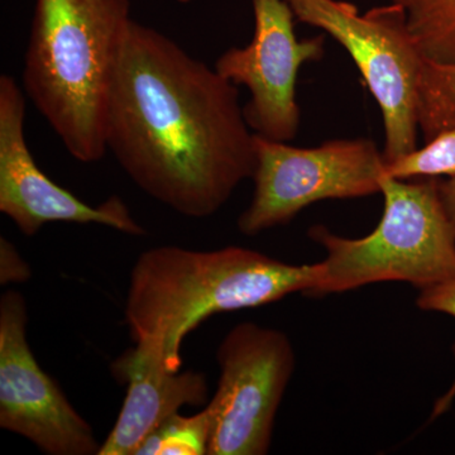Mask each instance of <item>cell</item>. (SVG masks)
I'll use <instances>...</instances> for the list:
<instances>
[{
	"instance_id": "13",
	"label": "cell",
	"mask_w": 455,
	"mask_h": 455,
	"mask_svg": "<svg viewBox=\"0 0 455 455\" xmlns=\"http://www.w3.org/2000/svg\"><path fill=\"white\" fill-rule=\"evenodd\" d=\"M208 407L193 416H170L137 448L134 455H205L212 439Z\"/></svg>"
},
{
	"instance_id": "9",
	"label": "cell",
	"mask_w": 455,
	"mask_h": 455,
	"mask_svg": "<svg viewBox=\"0 0 455 455\" xmlns=\"http://www.w3.org/2000/svg\"><path fill=\"white\" fill-rule=\"evenodd\" d=\"M26 299L9 290L0 299V427L50 455H94L92 427L36 361L27 340Z\"/></svg>"
},
{
	"instance_id": "5",
	"label": "cell",
	"mask_w": 455,
	"mask_h": 455,
	"mask_svg": "<svg viewBox=\"0 0 455 455\" xmlns=\"http://www.w3.org/2000/svg\"><path fill=\"white\" fill-rule=\"evenodd\" d=\"M295 16L339 42L381 109L385 164L415 151L419 89L427 57L407 25L405 7L394 3L359 14L343 0H287Z\"/></svg>"
},
{
	"instance_id": "1",
	"label": "cell",
	"mask_w": 455,
	"mask_h": 455,
	"mask_svg": "<svg viewBox=\"0 0 455 455\" xmlns=\"http://www.w3.org/2000/svg\"><path fill=\"white\" fill-rule=\"evenodd\" d=\"M238 86L132 20L108 94L107 148L147 196L208 218L256 170Z\"/></svg>"
},
{
	"instance_id": "18",
	"label": "cell",
	"mask_w": 455,
	"mask_h": 455,
	"mask_svg": "<svg viewBox=\"0 0 455 455\" xmlns=\"http://www.w3.org/2000/svg\"><path fill=\"white\" fill-rule=\"evenodd\" d=\"M394 3H397V4L403 5V7H406L407 3H409V0H392Z\"/></svg>"
},
{
	"instance_id": "15",
	"label": "cell",
	"mask_w": 455,
	"mask_h": 455,
	"mask_svg": "<svg viewBox=\"0 0 455 455\" xmlns=\"http://www.w3.org/2000/svg\"><path fill=\"white\" fill-rule=\"evenodd\" d=\"M416 304L421 310L447 314L455 319V276L420 290ZM451 349L455 357V341Z\"/></svg>"
},
{
	"instance_id": "2",
	"label": "cell",
	"mask_w": 455,
	"mask_h": 455,
	"mask_svg": "<svg viewBox=\"0 0 455 455\" xmlns=\"http://www.w3.org/2000/svg\"><path fill=\"white\" fill-rule=\"evenodd\" d=\"M316 274V263L290 265L235 245H161L140 254L132 269L125 322L136 343L160 347L170 370L180 371L182 341L206 319L307 293Z\"/></svg>"
},
{
	"instance_id": "17",
	"label": "cell",
	"mask_w": 455,
	"mask_h": 455,
	"mask_svg": "<svg viewBox=\"0 0 455 455\" xmlns=\"http://www.w3.org/2000/svg\"><path fill=\"white\" fill-rule=\"evenodd\" d=\"M439 194L455 233V178L439 180Z\"/></svg>"
},
{
	"instance_id": "10",
	"label": "cell",
	"mask_w": 455,
	"mask_h": 455,
	"mask_svg": "<svg viewBox=\"0 0 455 455\" xmlns=\"http://www.w3.org/2000/svg\"><path fill=\"white\" fill-rule=\"evenodd\" d=\"M26 98L9 75L0 76V212L27 236L44 224H101L131 235H146L119 196L88 205L60 187L36 164L25 134Z\"/></svg>"
},
{
	"instance_id": "3",
	"label": "cell",
	"mask_w": 455,
	"mask_h": 455,
	"mask_svg": "<svg viewBox=\"0 0 455 455\" xmlns=\"http://www.w3.org/2000/svg\"><path fill=\"white\" fill-rule=\"evenodd\" d=\"M130 0H36L23 88L68 154H107L108 94L131 22Z\"/></svg>"
},
{
	"instance_id": "14",
	"label": "cell",
	"mask_w": 455,
	"mask_h": 455,
	"mask_svg": "<svg viewBox=\"0 0 455 455\" xmlns=\"http://www.w3.org/2000/svg\"><path fill=\"white\" fill-rule=\"evenodd\" d=\"M385 176L409 180L455 178V128L403 157L385 164Z\"/></svg>"
},
{
	"instance_id": "8",
	"label": "cell",
	"mask_w": 455,
	"mask_h": 455,
	"mask_svg": "<svg viewBox=\"0 0 455 455\" xmlns=\"http://www.w3.org/2000/svg\"><path fill=\"white\" fill-rule=\"evenodd\" d=\"M253 40L244 49H230L214 68L235 85L250 90L243 107L254 134L277 142L295 139L300 127L296 82L305 62L324 56L325 36L298 40L287 0H252Z\"/></svg>"
},
{
	"instance_id": "6",
	"label": "cell",
	"mask_w": 455,
	"mask_h": 455,
	"mask_svg": "<svg viewBox=\"0 0 455 455\" xmlns=\"http://www.w3.org/2000/svg\"><path fill=\"white\" fill-rule=\"evenodd\" d=\"M256 170L239 232L256 235L291 221L311 204L381 193L385 160L373 140H328L298 148L254 134Z\"/></svg>"
},
{
	"instance_id": "7",
	"label": "cell",
	"mask_w": 455,
	"mask_h": 455,
	"mask_svg": "<svg viewBox=\"0 0 455 455\" xmlns=\"http://www.w3.org/2000/svg\"><path fill=\"white\" fill-rule=\"evenodd\" d=\"M217 391L209 401L208 455H263L271 448L275 419L295 370L283 331L242 323L221 340Z\"/></svg>"
},
{
	"instance_id": "4",
	"label": "cell",
	"mask_w": 455,
	"mask_h": 455,
	"mask_svg": "<svg viewBox=\"0 0 455 455\" xmlns=\"http://www.w3.org/2000/svg\"><path fill=\"white\" fill-rule=\"evenodd\" d=\"M385 211L379 226L362 238H346L324 226L309 236L325 251L316 263L310 296L339 293L398 281L427 289L455 276V233L439 194V179L383 176Z\"/></svg>"
},
{
	"instance_id": "12",
	"label": "cell",
	"mask_w": 455,
	"mask_h": 455,
	"mask_svg": "<svg viewBox=\"0 0 455 455\" xmlns=\"http://www.w3.org/2000/svg\"><path fill=\"white\" fill-rule=\"evenodd\" d=\"M407 25L427 59L455 64V0H409Z\"/></svg>"
},
{
	"instance_id": "16",
	"label": "cell",
	"mask_w": 455,
	"mask_h": 455,
	"mask_svg": "<svg viewBox=\"0 0 455 455\" xmlns=\"http://www.w3.org/2000/svg\"><path fill=\"white\" fill-rule=\"evenodd\" d=\"M32 271L12 242L0 238V283H22L31 278Z\"/></svg>"
},
{
	"instance_id": "11",
	"label": "cell",
	"mask_w": 455,
	"mask_h": 455,
	"mask_svg": "<svg viewBox=\"0 0 455 455\" xmlns=\"http://www.w3.org/2000/svg\"><path fill=\"white\" fill-rule=\"evenodd\" d=\"M112 372L116 381L127 386V395L98 455H134L140 443L170 416L208 400L205 376L170 370L158 347L136 343L113 362Z\"/></svg>"
}]
</instances>
